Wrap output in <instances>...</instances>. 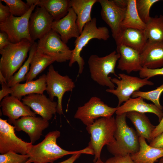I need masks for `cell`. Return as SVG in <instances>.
I'll return each instance as SVG.
<instances>
[{"instance_id":"cell-47","label":"cell","mask_w":163,"mask_h":163,"mask_svg":"<svg viewBox=\"0 0 163 163\" xmlns=\"http://www.w3.org/2000/svg\"><path fill=\"white\" fill-rule=\"evenodd\" d=\"M159 163H163V157L161 158Z\"/></svg>"},{"instance_id":"cell-16","label":"cell","mask_w":163,"mask_h":163,"mask_svg":"<svg viewBox=\"0 0 163 163\" xmlns=\"http://www.w3.org/2000/svg\"><path fill=\"white\" fill-rule=\"evenodd\" d=\"M23 103L31 108L35 114L49 121L56 112L57 102L52 101L43 94H32L24 97Z\"/></svg>"},{"instance_id":"cell-8","label":"cell","mask_w":163,"mask_h":163,"mask_svg":"<svg viewBox=\"0 0 163 163\" xmlns=\"http://www.w3.org/2000/svg\"><path fill=\"white\" fill-rule=\"evenodd\" d=\"M37 50L61 63L70 60L72 52L60 35L53 30L38 40Z\"/></svg>"},{"instance_id":"cell-19","label":"cell","mask_w":163,"mask_h":163,"mask_svg":"<svg viewBox=\"0 0 163 163\" xmlns=\"http://www.w3.org/2000/svg\"><path fill=\"white\" fill-rule=\"evenodd\" d=\"M116 50L120 55L118 60V69L129 74L132 72H139L142 68L140 53L137 51L122 44L117 46Z\"/></svg>"},{"instance_id":"cell-48","label":"cell","mask_w":163,"mask_h":163,"mask_svg":"<svg viewBox=\"0 0 163 163\" xmlns=\"http://www.w3.org/2000/svg\"><path fill=\"white\" fill-rule=\"evenodd\" d=\"M31 162H32L31 161V160L30 159H29V160L27 161L25 163H31Z\"/></svg>"},{"instance_id":"cell-9","label":"cell","mask_w":163,"mask_h":163,"mask_svg":"<svg viewBox=\"0 0 163 163\" xmlns=\"http://www.w3.org/2000/svg\"><path fill=\"white\" fill-rule=\"evenodd\" d=\"M118 76L119 79L111 78L112 82L117 85L116 89L108 88L106 90L107 92L117 97L118 100L117 107H120L123 103L129 100L134 92L139 91L141 88L146 85H154L148 78H142L124 73L119 74Z\"/></svg>"},{"instance_id":"cell-2","label":"cell","mask_w":163,"mask_h":163,"mask_svg":"<svg viewBox=\"0 0 163 163\" xmlns=\"http://www.w3.org/2000/svg\"><path fill=\"white\" fill-rule=\"evenodd\" d=\"M117 127L113 117L98 118L92 124L86 126V130L91 135L88 146L94 151V162L101 158V151L104 145L110 147L115 144L116 140L114 135Z\"/></svg>"},{"instance_id":"cell-39","label":"cell","mask_w":163,"mask_h":163,"mask_svg":"<svg viewBox=\"0 0 163 163\" xmlns=\"http://www.w3.org/2000/svg\"><path fill=\"white\" fill-rule=\"evenodd\" d=\"M11 13L8 6L4 5L0 0V23L5 21L10 16Z\"/></svg>"},{"instance_id":"cell-4","label":"cell","mask_w":163,"mask_h":163,"mask_svg":"<svg viewBox=\"0 0 163 163\" xmlns=\"http://www.w3.org/2000/svg\"><path fill=\"white\" fill-rule=\"evenodd\" d=\"M126 113L117 115L115 119L117 129L114 133L115 144L107 147L114 156L133 154L139 150V136L132 127L127 124Z\"/></svg>"},{"instance_id":"cell-40","label":"cell","mask_w":163,"mask_h":163,"mask_svg":"<svg viewBox=\"0 0 163 163\" xmlns=\"http://www.w3.org/2000/svg\"><path fill=\"white\" fill-rule=\"evenodd\" d=\"M149 145L155 148H163V132L153 139Z\"/></svg>"},{"instance_id":"cell-36","label":"cell","mask_w":163,"mask_h":163,"mask_svg":"<svg viewBox=\"0 0 163 163\" xmlns=\"http://www.w3.org/2000/svg\"><path fill=\"white\" fill-rule=\"evenodd\" d=\"M139 72V75L140 78H148L149 79L156 75H163V67L155 69L143 67Z\"/></svg>"},{"instance_id":"cell-14","label":"cell","mask_w":163,"mask_h":163,"mask_svg":"<svg viewBox=\"0 0 163 163\" xmlns=\"http://www.w3.org/2000/svg\"><path fill=\"white\" fill-rule=\"evenodd\" d=\"M54 21L52 16L43 7H37L31 14L29 22V33L31 40L34 42L52 30Z\"/></svg>"},{"instance_id":"cell-31","label":"cell","mask_w":163,"mask_h":163,"mask_svg":"<svg viewBox=\"0 0 163 163\" xmlns=\"http://www.w3.org/2000/svg\"><path fill=\"white\" fill-rule=\"evenodd\" d=\"M37 43L35 42L30 47L27 59L18 72L15 73L8 82V84L10 87H12L15 85L25 81L26 76L30 70L31 59L37 51Z\"/></svg>"},{"instance_id":"cell-43","label":"cell","mask_w":163,"mask_h":163,"mask_svg":"<svg viewBox=\"0 0 163 163\" xmlns=\"http://www.w3.org/2000/svg\"><path fill=\"white\" fill-rule=\"evenodd\" d=\"M81 154L75 153L72 155V156L68 159L62 162L58 163H73L78 158ZM51 163H54L53 162Z\"/></svg>"},{"instance_id":"cell-17","label":"cell","mask_w":163,"mask_h":163,"mask_svg":"<svg viewBox=\"0 0 163 163\" xmlns=\"http://www.w3.org/2000/svg\"><path fill=\"white\" fill-rule=\"evenodd\" d=\"M77 15L72 8L67 15L61 19L54 21L52 30L57 33L62 41L67 43L72 38H77L80 33L76 23Z\"/></svg>"},{"instance_id":"cell-35","label":"cell","mask_w":163,"mask_h":163,"mask_svg":"<svg viewBox=\"0 0 163 163\" xmlns=\"http://www.w3.org/2000/svg\"><path fill=\"white\" fill-rule=\"evenodd\" d=\"M29 159L28 155L10 152L0 155V163H25Z\"/></svg>"},{"instance_id":"cell-10","label":"cell","mask_w":163,"mask_h":163,"mask_svg":"<svg viewBox=\"0 0 163 163\" xmlns=\"http://www.w3.org/2000/svg\"><path fill=\"white\" fill-rule=\"evenodd\" d=\"M117 109V107H110L100 98L94 96L83 105L78 107L74 117L87 126L92 124L99 118L112 117Z\"/></svg>"},{"instance_id":"cell-33","label":"cell","mask_w":163,"mask_h":163,"mask_svg":"<svg viewBox=\"0 0 163 163\" xmlns=\"http://www.w3.org/2000/svg\"><path fill=\"white\" fill-rule=\"evenodd\" d=\"M159 0H136V5L137 12L141 20L145 23H147L151 17L150 11L151 7Z\"/></svg>"},{"instance_id":"cell-25","label":"cell","mask_w":163,"mask_h":163,"mask_svg":"<svg viewBox=\"0 0 163 163\" xmlns=\"http://www.w3.org/2000/svg\"><path fill=\"white\" fill-rule=\"evenodd\" d=\"M98 0H70V4L77 15L76 23L80 33L87 23L92 18L91 13L93 6Z\"/></svg>"},{"instance_id":"cell-7","label":"cell","mask_w":163,"mask_h":163,"mask_svg":"<svg viewBox=\"0 0 163 163\" xmlns=\"http://www.w3.org/2000/svg\"><path fill=\"white\" fill-rule=\"evenodd\" d=\"M46 91L49 98L52 101L55 97L57 98L56 112L60 115L63 114V97L66 92L72 91L75 87L74 82L68 76L59 74L51 64L49 66L46 75Z\"/></svg>"},{"instance_id":"cell-24","label":"cell","mask_w":163,"mask_h":163,"mask_svg":"<svg viewBox=\"0 0 163 163\" xmlns=\"http://www.w3.org/2000/svg\"><path fill=\"white\" fill-rule=\"evenodd\" d=\"M46 75L43 74L35 80L18 84L11 87V95L21 100L23 96L32 94H43L46 90Z\"/></svg>"},{"instance_id":"cell-15","label":"cell","mask_w":163,"mask_h":163,"mask_svg":"<svg viewBox=\"0 0 163 163\" xmlns=\"http://www.w3.org/2000/svg\"><path fill=\"white\" fill-rule=\"evenodd\" d=\"M15 130L18 131H23L29 136L32 144L38 140L43 135L42 132L48 128V121L42 117L32 116L22 117L12 121Z\"/></svg>"},{"instance_id":"cell-18","label":"cell","mask_w":163,"mask_h":163,"mask_svg":"<svg viewBox=\"0 0 163 163\" xmlns=\"http://www.w3.org/2000/svg\"><path fill=\"white\" fill-rule=\"evenodd\" d=\"M0 107L3 115L8 117V123L10 124L20 117H36V114L29 107L12 95L4 97L0 101Z\"/></svg>"},{"instance_id":"cell-41","label":"cell","mask_w":163,"mask_h":163,"mask_svg":"<svg viewBox=\"0 0 163 163\" xmlns=\"http://www.w3.org/2000/svg\"><path fill=\"white\" fill-rule=\"evenodd\" d=\"M11 43L8 34L5 32H0V50L2 49Z\"/></svg>"},{"instance_id":"cell-22","label":"cell","mask_w":163,"mask_h":163,"mask_svg":"<svg viewBox=\"0 0 163 163\" xmlns=\"http://www.w3.org/2000/svg\"><path fill=\"white\" fill-rule=\"evenodd\" d=\"M141 64L142 67L155 69L163 67V43L147 42L140 54Z\"/></svg>"},{"instance_id":"cell-37","label":"cell","mask_w":163,"mask_h":163,"mask_svg":"<svg viewBox=\"0 0 163 163\" xmlns=\"http://www.w3.org/2000/svg\"><path fill=\"white\" fill-rule=\"evenodd\" d=\"M0 83L1 85L2 88L0 91V101L5 97L11 94L12 90L11 87L8 84L5 79L2 73L0 72Z\"/></svg>"},{"instance_id":"cell-26","label":"cell","mask_w":163,"mask_h":163,"mask_svg":"<svg viewBox=\"0 0 163 163\" xmlns=\"http://www.w3.org/2000/svg\"><path fill=\"white\" fill-rule=\"evenodd\" d=\"M126 117L135 127L139 137H142L150 142L152 132L155 126L152 124L145 113L135 111L126 113Z\"/></svg>"},{"instance_id":"cell-27","label":"cell","mask_w":163,"mask_h":163,"mask_svg":"<svg viewBox=\"0 0 163 163\" xmlns=\"http://www.w3.org/2000/svg\"><path fill=\"white\" fill-rule=\"evenodd\" d=\"M37 6L43 7L52 16L54 21L64 17L71 8L69 0H39Z\"/></svg>"},{"instance_id":"cell-28","label":"cell","mask_w":163,"mask_h":163,"mask_svg":"<svg viewBox=\"0 0 163 163\" xmlns=\"http://www.w3.org/2000/svg\"><path fill=\"white\" fill-rule=\"evenodd\" d=\"M55 62L53 58L37 50L31 59L30 70L26 76V82L33 80L48 66Z\"/></svg>"},{"instance_id":"cell-21","label":"cell","mask_w":163,"mask_h":163,"mask_svg":"<svg viewBox=\"0 0 163 163\" xmlns=\"http://www.w3.org/2000/svg\"><path fill=\"white\" fill-rule=\"evenodd\" d=\"M147 41L145 30L123 28L119 38L115 42L117 46L122 44L128 46L141 54L145 46Z\"/></svg>"},{"instance_id":"cell-1","label":"cell","mask_w":163,"mask_h":163,"mask_svg":"<svg viewBox=\"0 0 163 163\" xmlns=\"http://www.w3.org/2000/svg\"><path fill=\"white\" fill-rule=\"evenodd\" d=\"M60 136L59 131H51L45 136L41 142L36 145L32 144L27 154L32 162L51 163L66 155L78 153L94 155L93 150L88 146L83 149L72 151L62 149L56 143L57 139Z\"/></svg>"},{"instance_id":"cell-46","label":"cell","mask_w":163,"mask_h":163,"mask_svg":"<svg viewBox=\"0 0 163 163\" xmlns=\"http://www.w3.org/2000/svg\"><path fill=\"white\" fill-rule=\"evenodd\" d=\"M94 163H105V162H103L101 159V158L97 159V161Z\"/></svg>"},{"instance_id":"cell-32","label":"cell","mask_w":163,"mask_h":163,"mask_svg":"<svg viewBox=\"0 0 163 163\" xmlns=\"http://www.w3.org/2000/svg\"><path fill=\"white\" fill-rule=\"evenodd\" d=\"M163 92V84L156 89L147 91H136L132 94V98L141 97L144 99L149 100L160 109L162 110L163 107L159 101L160 96Z\"/></svg>"},{"instance_id":"cell-20","label":"cell","mask_w":163,"mask_h":163,"mask_svg":"<svg viewBox=\"0 0 163 163\" xmlns=\"http://www.w3.org/2000/svg\"><path fill=\"white\" fill-rule=\"evenodd\" d=\"M135 111L144 113H153L157 116L159 122L163 117V111L154 104L148 103L141 97L130 98L123 104L119 107L115 112L117 115H120L127 112Z\"/></svg>"},{"instance_id":"cell-3","label":"cell","mask_w":163,"mask_h":163,"mask_svg":"<svg viewBox=\"0 0 163 163\" xmlns=\"http://www.w3.org/2000/svg\"><path fill=\"white\" fill-rule=\"evenodd\" d=\"M34 42L24 39L0 50V72L8 82L21 67Z\"/></svg>"},{"instance_id":"cell-6","label":"cell","mask_w":163,"mask_h":163,"mask_svg":"<svg viewBox=\"0 0 163 163\" xmlns=\"http://www.w3.org/2000/svg\"><path fill=\"white\" fill-rule=\"evenodd\" d=\"M97 19L94 18L90 22L86 23L79 36L75 41V47L72 50L69 66L71 67L75 62L78 65V75L83 72L85 62L83 58L80 56V53L83 48L93 39H97L104 41L110 37L109 32L105 27H97Z\"/></svg>"},{"instance_id":"cell-30","label":"cell","mask_w":163,"mask_h":163,"mask_svg":"<svg viewBox=\"0 0 163 163\" xmlns=\"http://www.w3.org/2000/svg\"><path fill=\"white\" fill-rule=\"evenodd\" d=\"M136 0H128L125 17L121 24L123 28L145 30V24L140 18L136 5Z\"/></svg>"},{"instance_id":"cell-34","label":"cell","mask_w":163,"mask_h":163,"mask_svg":"<svg viewBox=\"0 0 163 163\" xmlns=\"http://www.w3.org/2000/svg\"><path fill=\"white\" fill-rule=\"evenodd\" d=\"M7 5L11 14L17 17L25 14L30 7L21 0H1Z\"/></svg>"},{"instance_id":"cell-23","label":"cell","mask_w":163,"mask_h":163,"mask_svg":"<svg viewBox=\"0 0 163 163\" xmlns=\"http://www.w3.org/2000/svg\"><path fill=\"white\" fill-rule=\"evenodd\" d=\"M139 143L138 151L130 155L134 163H154L158 159L163 157V148L150 146L142 137H139Z\"/></svg>"},{"instance_id":"cell-38","label":"cell","mask_w":163,"mask_h":163,"mask_svg":"<svg viewBox=\"0 0 163 163\" xmlns=\"http://www.w3.org/2000/svg\"><path fill=\"white\" fill-rule=\"evenodd\" d=\"M105 163H134L130 155H115L107 159Z\"/></svg>"},{"instance_id":"cell-11","label":"cell","mask_w":163,"mask_h":163,"mask_svg":"<svg viewBox=\"0 0 163 163\" xmlns=\"http://www.w3.org/2000/svg\"><path fill=\"white\" fill-rule=\"evenodd\" d=\"M37 5L31 6L27 12L22 16L15 17L11 14L5 21L0 23L1 31L7 33L11 43H18L24 39L34 42L29 34V22L31 14Z\"/></svg>"},{"instance_id":"cell-42","label":"cell","mask_w":163,"mask_h":163,"mask_svg":"<svg viewBox=\"0 0 163 163\" xmlns=\"http://www.w3.org/2000/svg\"><path fill=\"white\" fill-rule=\"evenodd\" d=\"M159 123L156 126L152 132V140L163 132V117Z\"/></svg>"},{"instance_id":"cell-45","label":"cell","mask_w":163,"mask_h":163,"mask_svg":"<svg viewBox=\"0 0 163 163\" xmlns=\"http://www.w3.org/2000/svg\"><path fill=\"white\" fill-rule=\"evenodd\" d=\"M27 4L30 7L33 5L37 4L39 0H26Z\"/></svg>"},{"instance_id":"cell-12","label":"cell","mask_w":163,"mask_h":163,"mask_svg":"<svg viewBox=\"0 0 163 163\" xmlns=\"http://www.w3.org/2000/svg\"><path fill=\"white\" fill-rule=\"evenodd\" d=\"M15 128L7 120L0 119V153L4 154L10 152L27 154L29 148L32 144L23 141L17 136Z\"/></svg>"},{"instance_id":"cell-5","label":"cell","mask_w":163,"mask_h":163,"mask_svg":"<svg viewBox=\"0 0 163 163\" xmlns=\"http://www.w3.org/2000/svg\"><path fill=\"white\" fill-rule=\"evenodd\" d=\"M120 57V54L116 51L103 57L95 54L91 55L88 62L92 79L102 86H106L111 89H115L116 87L109 75L110 73L113 74L119 79L115 70Z\"/></svg>"},{"instance_id":"cell-29","label":"cell","mask_w":163,"mask_h":163,"mask_svg":"<svg viewBox=\"0 0 163 163\" xmlns=\"http://www.w3.org/2000/svg\"><path fill=\"white\" fill-rule=\"evenodd\" d=\"M145 31L148 42L163 43V15L151 17Z\"/></svg>"},{"instance_id":"cell-13","label":"cell","mask_w":163,"mask_h":163,"mask_svg":"<svg viewBox=\"0 0 163 163\" xmlns=\"http://www.w3.org/2000/svg\"><path fill=\"white\" fill-rule=\"evenodd\" d=\"M101 7L102 19L111 30L115 41L119 38L122 30L121 24L125 17L126 8L117 5L112 0H98Z\"/></svg>"},{"instance_id":"cell-44","label":"cell","mask_w":163,"mask_h":163,"mask_svg":"<svg viewBox=\"0 0 163 163\" xmlns=\"http://www.w3.org/2000/svg\"><path fill=\"white\" fill-rule=\"evenodd\" d=\"M117 6L123 8H126L127 5L128 0H112Z\"/></svg>"}]
</instances>
